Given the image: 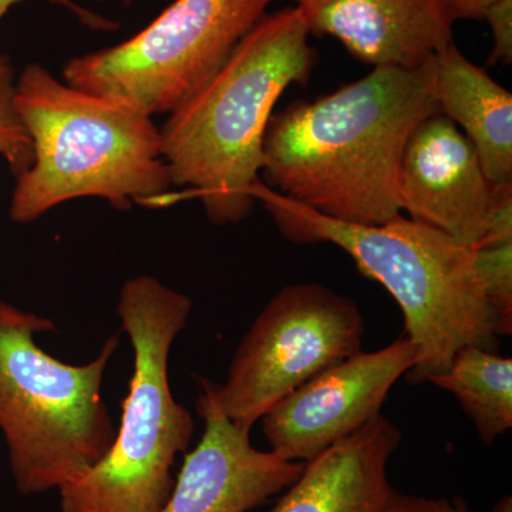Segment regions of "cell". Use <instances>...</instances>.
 <instances>
[{
    "mask_svg": "<svg viewBox=\"0 0 512 512\" xmlns=\"http://www.w3.org/2000/svg\"><path fill=\"white\" fill-rule=\"evenodd\" d=\"M440 113L424 62L373 67L356 82L274 114L266 128V187L333 220L382 225L400 217L399 170L421 121Z\"/></svg>",
    "mask_w": 512,
    "mask_h": 512,
    "instance_id": "6da1fadb",
    "label": "cell"
},
{
    "mask_svg": "<svg viewBox=\"0 0 512 512\" xmlns=\"http://www.w3.org/2000/svg\"><path fill=\"white\" fill-rule=\"evenodd\" d=\"M252 195L286 239L336 245L363 275L389 291L402 309L404 336L416 346V362L406 375L414 386L444 375L466 346L500 349L503 330L478 268L476 247L404 215L382 225L333 220L262 180Z\"/></svg>",
    "mask_w": 512,
    "mask_h": 512,
    "instance_id": "7a4b0ae2",
    "label": "cell"
},
{
    "mask_svg": "<svg viewBox=\"0 0 512 512\" xmlns=\"http://www.w3.org/2000/svg\"><path fill=\"white\" fill-rule=\"evenodd\" d=\"M309 36L295 8L265 15L160 127L173 187L200 198L212 224H237L251 214L276 101L292 84L308 82L318 59Z\"/></svg>",
    "mask_w": 512,
    "mask_h": 512,
    "instance_id": "3957f363",
    "label": "cell"
},
{
    "mask_svg": "<svg viewBox=\"0 0 512 512\" xmlns=\"http://www.w3.org/2000/svg\"><path fill=\"white\" fill-rule=\"evenodd\" d=\"M15 104L32 140L33 163L16 178L13 221L29 224L77 198H101L119 210L178 200L160 127L146 111L76 89L39 63L20 72Z\"/></svg>",
    "mask_w": 512,
    "mask_h": 512,
    "instance_id": "277c9868",
    "label": "cell"
},
{
    "mask_svg": "<svg viewBox=\"0 0 512 512\" xmlns=\"http://www.w3.org/2000/svg\"><path fill=\"white\" fill-rule=\"evenodd\" d=\"M190 296L153 276L130 279L117 313L134 349V373L116 440L80 480L60 488L62 512H160L173 493L171 470L194 434L191 413L175 402L168 356L187 325Z\"/></svg>",
    "mask_w": 512,
    "mask_h": 512,
    "instance_id": "5b68a950",
    "label": "cell"
},
{
    "mask_svg": "<svg viewBox=\"0 0 512 512\" xmlns=\"http://www.w3.org/2000/svg\"><path fill=\"white\" fill-rule=\"evenodd\" d=\"M52 320L0 299V430L20 494L60 490L86 476L116 440L103 379L120 345L111 336L87 365H67L37 346Z\"/></svg>",
    "mask_w": 512,
    "mask_h": 512,
    "instance_id": "8992f818",
    "label": "cell"
},
{
    "mask_svg": "<svg viewBox=\"0 0 512 512\" xmlns=\"http://www.w3.org/2000/svg\"><path fill=\"white\" fill-rule=\"evenodd\" d=\"M275 0H175L119 45L73 57L64 82L170 114L227 63Z\"/></svg>",
    "mask_w": 512,
    "mask_h": 512,
    "instance_id": "52a82bcc",
    "label": "cell"
},
{
    "mask_svg": "<svg viewBox=\"0 0 512 512\" xmlns=\"http://www.w3.org/2000/svg\"><path fill=\"white\" fill-rule=\"evenodd\" d=\"M365 318L328 286H285L239 343L227 382L201 379L202 392L241 429L251 431L288 394L362 352Z\"/></svg>",
    "mask_w": 512,
    "mask_h": 512,
    "instance_id": "ba28073f",
    "label": "cell"
},
{
    "mask_svg": "<svg viewBox=\"0 0 512 512\" xmlns=\"http://www.w3.org/2000/svg\"><path fill=\"white\" fill-rule=\"evenodd\" d=\"M416 362V346L402 336L376 352H359L288 394L262 417L271 451L306 461L352 436L379 416L390 390Z\"/></svg>",
    "mask_w": 512,
    "mask_h": 512,
    "instance_id": "9c48e42d",
    "label": "cell"
},
{
    "mask_svg": "<svg viewBox=\"0 0 512 512\" xmlns=\"http://www.w3.org/2000/svg\"><path fill=\"white\" fill-rule=\"evenodd\" d=\"M400 211L477 247L490 228L494 185L476 148L444 114L421 121L400 163Z\"/></svg>",
    "mask_w": 512,
    "mask_h": 512,
    "instance_id": "30bf717a",
    "label": "cell"
},
{
    "mask_svg": "<svg viewBox=\"0 0 512 512\" xmlns=\"http://www.w3.org/2000/svg\"><path fill=\"white\" fill-rule=\"evenodd\" d=\"M197 412L205 421L200 444L185 456L173 493L160 512H247L291 487L305 463L258 450L204 392Z\"/></svg>",
    "mask_w": 512,
    "mask_h": 512,
    "instance_id": "8fae6325",
    "label": "cell"
},
{
    "mask_svg": "<svg viewBox=\"0 0 512 512\" xmlns=\"http://www.w3.org/2000/svg\"><path fill=\"white\" fill-rule=\"evenodd\" d=\"M311 35L338 39L373 67L417 69L453 42L444 0H293Z\"/></svg>",
    "mask_w": 512,
    "mask_h": 512,
    "instance_id": "7c38bea8",
    "label": "cell"
},
{
    "mask_svg": "<svg viewBox=\"0 0 512 512\" xmlns=\"http://www.w3.org/2000/svg\"><path fill=\"white\" fill-rule=\"evenodd\" d=\"M403 434L382 413L306 461L271 512H390L387 466Z\"/></svg>",
    "mask_w": 512,
    "mask_h": 512,
    "instance_id": "4fadbf2b",
    "label": "cell"
},
{
    "mask_svg": "<svg viewBox=\"0 0 512 512\" xmlns=\"http://www.w3.org/2000/svg\"><path fill=\"white\" fill-rule=\"evenodd\" d=\"M431 93L476 148L491 184L512 183V94L451 42L426 60Z\"/></svg>",
    "mask_w": 512,
    "mask_h": 512,
    "instance_id": "5bb4252c",
    "label": "cell"
},
{
    "mask_svg": "<svg viewBox=\"0 0 512 512\" xmlns=\"http://www.w3.org/2000/svg\"><path fill=\"white\" fill-rule=\"evenodd\" d=\"M430 383L454 394L485 446L511 429V357L466 346L458 350L447 372Z\"/></svg>",
    "mask_w": 512,
    "mask_h": 512,
    "instance_id": "9a60e30c",
    "label": "cell"
},
{
    "mask_svg": "<svg viewBox=\"0 0 512 512\" xmlns=\"http://www.w3.org/2000/svg\"><path fill=\"white\" fill-rule=\"evenodd\" d=\"M16 79L12 59L0 53V157L18 178L33 163V146L16 110Z\"/></svg>",
    "mask_w": 512,
    "mask_h": 512,
    "instance_id": "2e32d148",
    "label": "cell"
},
{
    "mask_svg": "<svg viewBox=\"0 0 512 512\" xmlns=\"http://www.w3.org/2000/svg\"><path fill=\"white\" fill-rule=\"evenodd\" d=\"M478 268L503 336L512 332V237L487 238L476 247Z\"/></svg>",
    "mask_w": 512,
    "mask_h": 512,
    "instance_id": "e0dca14e",
    "label": "cell"
},
{
    "mask_svg": "<svg viewBox=\"0 0 512 512\" xmlns=\"http://www.w3.org/2000/svg\"><path fill=\"white\" fill-rule=\"evenodd\" d=\"M484 20L490 25L493 35V50L490 63L512 62V0H497L485 12Z\"/></svg>",
    "mask_w": 512,
    "mask_h": 512,
    "instance_id": "ac0fdd59",
    "label": "cell"
},
{
    "mask_svg": "<svg viewBox=\"0 0 512 512\" xmlns=\"http://www.w3.org/2000/svg\"><path fill=\"white\" fill-rule=\"evenodd\" d=\"M390 512H470L463 498H424L394 493Z\"/></svg>",
    "mask_w": 512,
    "mask_h": 512,
    "instance_id": "d6986e66",
    "label": "cell"
},
{
    "mask_svg": "<svg viewBox=\"0 0 512 512\" xmlns=\"http://www.w3.org/2000/svg\"><path fill=\"white\" fill-rule=\"evenodd\" d=\"M20 2H22V0H0V23H2V20L8 15L9 10ZM50 2L55 3V5L63 6V8L72 12L83 25L89 26L90 29L111 30L117 28V23L113 22V20L103 18V16L97 15V13L92 12V10L82 8V6L74 3L73 0H50Z\"/></svg>",
    "mask_w": 512,
    "mask_h": 512,
    "instance_id": "ffe728a7",
    "label": "cell"
},
{
    "mask_svg": "<svg viewBox=\"0 0 512 512\" xmlns=\"http://www.w3.org/2000/svg\"><path fill=\"white\" fill-rule=\"evenodd\" d=\"M454 20H483L485 12L497 0H444Z\"/></svg>",
    "mask_w": 512,
    "mask_h": 512,
    "instance_id": "44dd1931",
    "label": "cell"
},
{
    "mask_svg": "<svg viewBox=\"0 0 512 512\" xmlns=\"http://www.w3.org/2000/svg\"><path fill=\"white\" fill-rule=\"evenodd\" d=\"M491 512H512L511 495H504V497L494 505L493 511Z\"/></svg>",
    "mask_w": 512,
    "mask_h": 512,
    "instance_id": "7402d4cb",
    "label": "cell"
},
{
    "mask_svg": "<svg viewBox=\"0 0 512 512\" xmlns=\"http://www.w3.org/2000/svg\"><path fill=\"white\" fill-rule=\"evenodd\" d=\"M136 0H123L124 6H131Z\"/></svg>",
    "mask_w": 512,
    "mask_h": 512,
    "instance_id": "603a6c76",
    "label": "cell"
}]
</instances>
